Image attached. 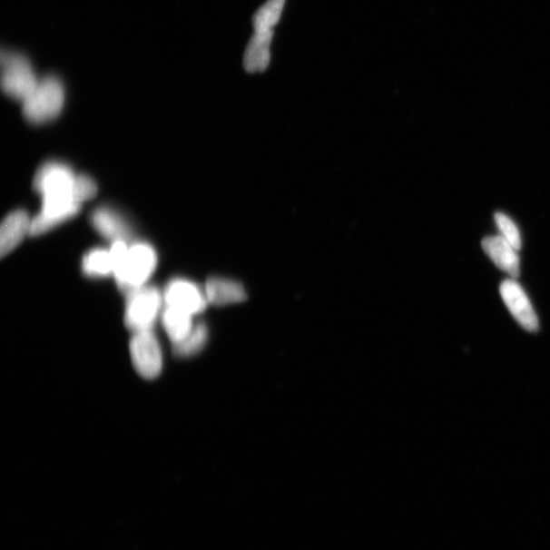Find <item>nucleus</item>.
Masks as SVG:
<instances>
[{
  "mask_svg": "<svg viewBox=\"0 0 550 550\" xmlns=\"http://www.w3.org/2000/svg\"><path fill=\"white\" fill-rule=\"evenodd\" d=\"M501 296L504 300L508 311L524 329L528 331H537L539 322L537 315L533 308L530 300L524 289L518 282L513 280H506L502 282Z\"/></svg>",
  "mask_w": 550,
  "mask_h": 550,
  "instance_id": "obj_8",
  "label": "nucleus"
},
{
  "mask_svg": "<svg viewBox=\"0 0 550 550\" xmlns=\"http://www.w3.org/2000/svg\"><path fill=\"white\" fill-rule=\"evenodd\" d=\"M496 223L501 236L505 238L516 250L522 247V240L518 227L504 213L497 212L495 216Z\"/></svg>",
  "mask_w": 550,
  "mask_h": 550,
  "instance_id": "obj_18",
  "label": "nucleus"
},
{
  "mask_svg": "<svg viewBox=\"0 0 550 550\" xmlns=\"http://www.w3.org/2000/svg\"><path fill=\"white\" fill-rule=\"evenodd\" d=\"M64 88L60 79L48 76L39 80L31 95L23 102V114L32 123L52 122L64 105Z\"/></svg>",
  "mask_w": 550,
  "mask_h": 550,
  "instance_id": "obj_2",
  "label": "nucleus"
},
{
  "mask_svg": "<svg viewBox=\"0 0 550 550\" xmlns=\"http://www.w3.org/2000/svg\"><path fill=\"white\" fill-rule=\"evenodd\" d=\"M133 365L145 379H154L162 371L163 356L160 340L152 330L135 332L130 344Z\"/></svg>",
  "mask_w": 550,
  "mask_h": 550,
  "instance_id": "obj_6",
  "label": "nucleus"
},
{
  "mask_svg": "<svg viewBox=\"0 0 550 550\" xmlns=\"http://www.w3.org/2000/svg\"><path fill=\"white\" fill-rule=\"evenodd\" d=\"M204 290L208 303L218 306L241 303L247 298L241 283L221 278L208 280Z\"/></svg>",
  "mask_w": 550,
  "mask_h": 550,
  "instance_id": "obj_13",
  "label": "nucleus"
},
{
  "mask_svg": "<svg viewBox=\"0 0 550 550\" xmlns=\"http://www.w3.org/2000/svg\"><path fill=\"white\" fill-rule=\"evenodd\" d=\"M77 176L68 164L44 163L35 174L34 188L43 197V208L32 220L30 236L43 235L77 215L81 204L74 198Z\"/></svg>",
  "mask_w": 550,
  "mask_h": 550,
  "instance_id": "obj_1",
  "label": "nucleus"
},
{
  "mask_svg": "<svg viewBox=\"0 0 550 550\" xmlns=\"http://www.w3.org/2000/svg\"><path fill=\"white\" fill-rule=\"evenodd\" d=\"M157 256L152 246L136 243L129 247L126 256L114 270L113 277L119 287L129 291L146 286L153 274Z\"/></svg>",
  "mask_w": 550,
  "mask_h": 550,
  "instance_id": "obj_3",
  "label": "nucleus"
},
{
  "mask_svg": "<svg viewBox=\"0 0 550 550\" xmlns=\"http://www.w3.org/2000/svg\"><path fill=\"white\" fill-rule=\"evenodd\" d=\"M82 270L89 278H106L113 275L114 266L111 250L96 248L83 257Z\"/></svg>",
  "mask_w": 550,
  "mask_h": 550,
  "instance_id": "obj_15",
  "label": "nucleus"
},
{
  "mask_svg": "<svg viewBox=\"0 0 550 550\" xmlns=\"http://www.w3.org/2000/svg\"><path fill=\"white\" fill-rule=\"evenodd\" d=\"M163 299L166 306L193 316L203 312L208 304L205 290L183 279L171 280L164 290Z\"/></svg>",
  "mask_w": 550,
  "mask_h": 550,
  "instance_id": "obj_7",
  "label": "nucleus"
},
{
  "mask_svg": "<svg viewBox=\"0 0 550 550\" xmlns=\"http://www.w3.org/2000/svg\"><path fill=\"white\" fill-rule=\"evenodd\" d=\"M96 194L97 185L93 180L84 174L77 176L76 182H74V198L78 203L86 202L94 198Z\"/></svg>",
  "mask_w": 550,
  "mask_h": 550,
  "instance_id": "obj_19",
  "label": "nucleus"
},
{
  "mask_svg": "<svg viewBox=\"0 0 550 550\" xmlns=\"http://www.w3.org/2000/svg\"><path fill=\"white\" fill-rule=\"evenodd\" d=\"M482 248L499 270L510 274L512 278L520 275V258L516 250L501 235L486 237L482 241Z\"/></svg>",
  "mask_w": 550,
  "mask_h": 550,
  "instance_id": "obj_10",
  "label": "nucleus"
},
{
  "mask_svg": "<svg viewBox=\"0 0 550 550\" xmlns=\"http://www.w3.org/2000/svg\"><path fill=\"white\" fill-rule=\"evenodd\" d=\"M124 323L133 332L152 330L161 315L163 295L154 287H141L128 293Z\"/></svg>",
  "mask_w": 550,
  "mask_h": 550,
  "instance_id": "obj_4",
  "label": "nucleus"
},
{
  "mask_svg": "<svg viewBox=\"0 0 550 550\" xmlns=\"http://www.w3.org/2000/svg\"><path fill=\"white\" fill-rule=\"evenodd\" d=\"M2 88L7 96L24 102L38 85L39 80L28 58L2 50Z\"/></svg>",
  "mask_w": 550,
  "mask_h": 550,
  "instance_id": "obj_5",
  "label": "nucleus"
},
{
  "mask_svg": "<svg viewBox=\"0 0 550 550\" xmlns=\"http://www.w3.org/2000/svg\"><path fill=\"white\" fill-rule=\"evenodd\" d=\"M32 220L26 211H15L6 216L0 228V253L5 257L18 247L31 232Z\"/></svg>",
  "mask_w": 550,
  "mask_h": 550,
  "instance_id": "obj_11",
  "label": "nucleus"
},
{
  "mask_svg": "<svg viewBox=\"0 0 550 550\" xmlns=\"http://www.w3.org/2000/svg\"><path fill=\"white\" fill-rule=\"evenodd\" d=\"M92 226L108 241H129L132 237V231L129 223L123 218V215L114 211L112 207L103 206L91 214Z\"/></svg>",
  "mask_w": 550,
  "mask_h": 550,
  "instance_id": "obj_9",
  "label": "nucleus"
},
{
  "mask_svg": "<svg viewBox=\"0 0 550 550\" xmlns=\"http://www.w3.org/2000/svg\"><path fill=\"white\" fill-rule=\"evenodd\" d=\"M286 0H269L253 16L254 31L273 30L280 19Z\"/></svg>",
  "mask_w": 550,
  "mask_h": 550,
  "instance_id": "obj_17",
  "label": "nucleus"
},
{
  "mask_svg": "<svg viewBox=\"0 0 550 550\" xmlns=\"http://www.w3.org/2000/svg\"><path fill=\"white\" fill-rule=\"evenodd\" d=\"M208 329L204 323H197L189 335L173 345V352L180 358H189L201 352L208 341Z\"/></svg>",
  "mask_w": 550,
  "mask_h": 550,
  "instance_id": "obj_16",
  "label": "nucleus"
},
{
  "mask_svg": "<svg viewBox=\"0 0 550 550\" xmlns=\"http://www.w3.org/2000/svg\"><path fill=\"white\" fill-rule=\"evenodd\" d=\"M193 315L176 308L166 306L162 314V320L166 335L173 345L180 343L194 328Z\"/></svg>",
  "mask_w": 550,
  "mask_h": 550,
  "instance_id": "obj_14",
  "label": "nucleus"
},
{
  "mask_svg": "<svg viewBox=\"0 0 550 550\" xmlns=\"http://www.w3.org/2000/svg\"><path fill=\"white\" fill-rule=\"evenodd\" d=\"M254 32L244 54V68L249 73L263 72L269 68L270 63L273 30Z\"/></svg>",
  "mask_w": 550,
  "mask_h": 550,
  "instance_id": "obj_12",
  "label": "nucleus"
}]
</instances>
